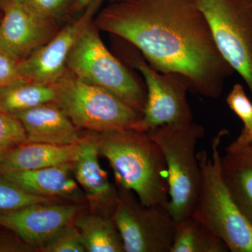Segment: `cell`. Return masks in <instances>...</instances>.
<instances>
[{"label":"cell","instance_id":"6da1fadb","mask_svg":"<svg viewBox=\"0 0 252 252\" xmlns=\"http://www.w3.org/2000/svg\"><path fill=\"white\" fill-rule=\"evenodd\" d=\"M94 24L135 46L158 72L187 78L190 92L203 97H220L235 72L198 0H108Z\"/></svg>","mask_w":252,"mask_h":252},{"label":"cell","instance_id":"7a4b0ae2","mask_svg":"<svg viewBox=\"0 0 252 252\" xmlns=\"http://www.w3.org/2000/svg\"><path fill=\"white\" fill-rule=\"evenodd\" d=\"M96 135L99 153L108 160L120 188L133 192L147 206H167L166 163L160 147L148 132L127 129Z\"/></svg>","mask_w":252,"mask_h":252},{"label":"cell","instance_id":"3957f363","mask_svg":"<svg viewBox=\"0 0 252 252\" xmlns=\"http://www.w3.org/2000/svg\"><path fill=\"white\" fill-rule=\"evenodd\" d=\"M226 134L228 131L222 130L214 137L211 156L205 150L197 153L201 182L190 216L221 239L228 251L252 252V224L237 205L222 177L220 146Z\"/></svg>","mask_w":252,"mask_h":252},{"label":"cell","instance_id":"277c9868","mask_svg":"<svg viewBox=\"0 0 252 252\" xmlns=\"http://www.w3.org/2000/svg\"><path fill=\"white\" fill-rule=\"evenodd\" d=\"M148 134L160 147L168 172L167 209L176 222L190 216L198 198L201 170L196 145L205 129L194 122L166 125Z\"/></svg>","mask_w":252,"mask_h":252},{"label":"cell","instance_id":"5b68a950","mask_svg":"<svg viewBox=\"0 0 252 252\" xmlns=\"http://www.w3.org/2000/svg\"><path fill=\"white\" fill-rule=\"evenodd\" d=\"M53 85L54 103L77 127L95 132L138 129L142 114L112 93L81 81L68 69Z\"/></svg>","mask_w":252,"mask_h":252},{"label":"cell","instance_id":"8992f818","mask_svg":"<svg viewBox=\"0 0 252 252\" xmlns=\"http://www.w3.org/2000/svg\"><path fill=\"white\" fill-rule=\"evenodd\" d=\"M92 23L83 30L71 49L68 70L81 81L112 93L142 115L147 90L111 54Z\"/></svg>","mask_w":252,"mask_h":252},{"label":"cell","instance_id":"52a82bcc","mask_svg":"<svg viewBox=\"0 0 252 252\" xmlns=\"http://www.w3.org/2000/svg\"><path fill=\"white\" fill-rule=\"evenodd\" d=\"M220 54L252 94V0H198Z\"/></svg>","mask_w":252,"mask_h":252},{"label":"cell","instance_id":"ba28073f","mask_svg":"<svg viewBox=\"0 0 252 252\" xmlns=\"http://www.w3.org/2000/svg\"><path fill=\"white\" fill-rule=\"evenodd\" d=\"M122 189L112 214L125 252H170L177 222L167 206H147Z\"/></svg>","mask_w":252,"mask_h":252},{"label":"cell","instance_id":"9c48e42d","mask_svg":"<svg viewBox=\"0 0 252 252\" xmlns=\"http://www.w3.org/2000/svg\"><path fill=\"white\" fill-rule=\"evenodd\" d=\"M147 86V99L137 130L148 132L157 127L193 122L187 99L188 79L176 73L158 72L144 60L135 62Z\"/></svg>","mask_w":252,"mask_h":252},{"label":"cell","instance_id":"30bf717a","mask_svg":"<svg viewBox=\"0 0 252 252\" xmlns=\"http://www.w3.org/2000/svg\"><path fill=\"white\" fill-rule=\"evenodd\" d=\"M77 205L54 201L0 211V226L14 232L33 249L41 250L63 230L74 224Z\"/></svg>","mask_w":252,"mask_h":252},{"label":"cell","instance_id":"8fae6325","mask_svg":"<svg viewBox=\"0 0 252 252\" xmlns=\"http://www.w3.org/2000/svg\"><path fill=\"white\" fill-rule=\"evenodd\" d=\"M104 0H93L84 14L68 25L47 43L18 63L21 77L44 84H54L67 71L68 56L83 30L93 21Z\"/></svg>","mask_w":252,"mask_h":252},{"label":"cell","instance_id":"7c38bea8","mask_svg":"<svg viewBox=\"0 0 252 252\" xmlns=\"http://www.w3.org/2000/svg\"><path fill=\"white\" fill-rule=\"evenodd\" d=\"M54 23L22 0H6L0 23V44L20 62L56 35Z\"/></svg>","mask_w":252,"mask_h":252},{"label":"cell","instance_id":"4fadbf2b","mask_svg":"<svg viewBox=\"0 0 252 252\" xmlns=\"http://www.w3.org/2000/svg\"><path fill=\"white\" fill-rule=\"evenodd\" d=\"M79 146V154L72 163L74 177L89 200L103 207L107 215L112 217L119 193L99 163L97 135L81 138Z\"/></svg>","mask_w":252,"mask_h":252},{"label":"cell","instance_id":"5bb4252c","mask_svg":"<svg viewBox=\"0 0 252 252\" xmlns=\"http://www.w3.org/2000/svg\"><path fill=\"white\" fill-rule=\"evenodd\" d=\"M27 142L69 145L81 140L77 127L54 102L41 104L18 113Z\"/></svg>","mask_w":252,"mask_h":252},{"label":"cell","instance_id":"9a60e30c","mask_svg":"<svg viewBox=\"0 0 252 252\" xmlns=\"http://www.w3.org/2000/svg\"><path fill=\"white\" fill-rule=\"evenodd\" d=\"M72 163L2 175L28 193L36 196L80 200L84 198V194L74 177Z\"/></svg>","mask_w":252,"mask_h":252},{"label":"cell","instance_id":"2e32d148","mask_svg":"<svg viewBox=\"0 0 252 252\" xmlns=\"http://www.w3.org/2000/svg\"><path fill=\"white\" fill-rule=\"evenodd\" d=\"M220 170L230 195L252 224V142L230 144L220 158Z\"/></svg>","mask_w":252,"mask_h":252},{"label":"cell","instance_id":"e0dca14e","mask_svg":"<svg viewBox=\"0 0 252 252\" xmlns=\"http://www.w3.org/2000/svg\"><path fill=\"white\" fill-rule=\"evenodd\" d=\"M80 146L26 142L11 149L0 162V173L28 171L72 163Z\"/></svg>","mask_w":252,"mask_h":252},{"label":"cell","instance_id":"ac0fdd59","mask_svg":"<svg viewBox=\"0 0 252 252\" xmlns=\"http://www.w3.org/2000/svg\"><path fill=\"white\" fill-rule=\"evenodd\" d=\"M53 84H44L21 77L0 87V112L16 115L41 104L54 102Z\"/></svg>","mask_w":252,"mask_h":252},{"label":"cell","instance_id":"d6986e66","mask_svg":"<svg viewBox=\"0 0 252 252\" xmlns=\"http://www.w3.org/2000/svg\"><path fill=\"white\" fill-rule=\"evenodd\" d=\"M88 252H125L112 217L86 215L74 220Z\"/></svg>","mask_w":252,"mask_h":252},{"label":"cell","instance_id":"ffe728a7","mask_svg":"<svg viewBox=\"0 0 252 252\" xmlns=\"http://www.w3.org/2000/svg\"><path fill=\"white\" fill-rule=\"evenodd\" d=\"M221 239L193 217L177 222L170 252H227Z\"/></svg>","mask_w":252,"mask_h":252},{"label":"cell","instance_id":"44dd1931","mask_svg":"<svg viewBox=\"0 0 252 252\" xmlns=\"http://www.w3.org/2000/svg\"><path fill=\"white\" fill-rule=\"evenodd\" d=\"M51 201L54 200L28 193L0 173V211L16 210L33 204Z\"/></svg>","mask_w":252,"mask_h":252},{"label":"cell","instance_id":"7402d4cb","mask_svg":"<svg viewBox=\"0 0 252 252\" xmlns=\"http://www.w3.org/2000/svg\"><path fill=\"white\" fill-rule=\"evenodd\" d=\"M27 142L21 121L13 114L0 112V147L11 150Z\"/></svg>","mask_w":252,"mask_h":252},{"label":"cell","instance_id":"603a6c76","mask_svg":"<svg viewBox=\"0 0 252 252\" xmlns=\"http://www.w3.org/2000/svg\"><path fill=\"white\" fill-rule=\"evenodd\" d=\"M44 252H86L80 232L74 224L63 230L41 250Z\"/></svg>","mask_w":252,"mask_h":252},{"label":"cell","instance_id":"cb8c5ba5","mask_svg":"<svg viewBox=\"0 0 252 252\" xmlns=\"http://www.w3.org/2000/svg\"><path fill=\"white\" fill-rule=\"evenodd\" d=\"M228 107L244 124L243 130L252 129V102L240 84L233 86L226 98Z\"/></svg>","mask_w":252,"mask_h":252},{"label":"cell","instance_id":"d4e9b609","mask_svg":"<svg viewBox=\"0 0 252 252\" xmlns=\"http://www.w3.org/2000/svg\"><path fill=\"white\" fill-rule=\"evenodd\" d=\"M41 17L54 21L69 11L74 0H22Z\"/></svg>","mask_w":252,"mask_h":252},{"label":"cell","instance_id":"484cf974","mask_svg":"<svg viewBox=\"0 0 252 252\" xmlns=\"http://www.w3.org/2000/svg\"><path fill=\"white\" fill-rule=\"evenodd\" d=\"M18 61L0 44V87L21 78Z\"/></svg>","mask_w":252,"mask_h":252},{"label":"cell","instance_id":"4316f807","mask_svg":"<svg viewBox=\"0 0 252 252\" xmlns=\"http://www.w3.org/2000/svg\"><path fill=\"white\" fill-rule=\"evenodd\" d=\"M33 248L22 240L0 237V252H32Z\"/></svg>","mask_w":252,"mask_h":252},{"label":"cell","instance_id":"83f0119b","mask_svg":"<svg viewBox=\"0 0 252 252\" xmlns=\"http://www.w3.org/2000/svg\"><path fill=\"white\" fill-rule=\"evenodd\" d=\"M93 0H74L71 6L69 11H77L85 9Z\"/></svg>","mask_w":252,"mask_h":252},{"label":"cell","instance_id":"f1b7e54d","mask_svg":"<svg viewBox=\"0 0 252 252\" xmlns=\"http://www.w3.org/2000/svg\"><path fill=\"white\" fill-rule=\"evenodd\" d=\"M235 142L240 144H246L252 142V129L250 130H242L241 133L239 135Z\"/></svg>","mask_w":252,"mask_h":252},{"label":"cell","instance_id":"f546056e","mask_svg":"<svg viewBox=\"0 0 252 252\" xmlns=\"http://www.w3.org/2000/svg\"><path fill=\"white\" fill-rule=\"evenodd\" d=\"M10 150H8V149H6L3 148V147H0V162L4 159L5 156L7 154L8 152H9Z\"/></svg>","mask_w":252,"mask_h":252}]
</instances>
